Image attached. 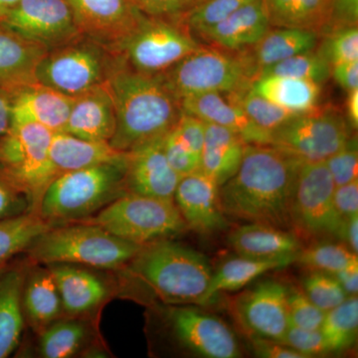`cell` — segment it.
I'll use <instances>...</instances> for the list:
<instances>
[{
    "label": "cell",
    "mask_w": 358,
    "mask_h": 358,
    "mask_svg": "<svg viewBox=\"0 0 358 358\" xmlns=\"http://www.w3.org/2000/svg\"><path fill=\"white\" fill-rule=\"evenodd\" d=\"M301 291L324 312L338 307L348 298L338 280L329 273L310 271L301 282Z\"/></svg>",
    "instance_id": "cell-41"
},
{
    "label": "cell",
    "mask_w": 358,
    "mask_h": 358,
    "mask_svg": "<svg viewBox=\"0 0 358 358\" xmlns=\"http://www.w3.org/2000/svg\"><path fill=\"white\" fill-rule=\"evenodd\" d=\"M25 320L41 333L62 313V301L49 268H37L26 275L22 294Z\"/></svg>",
    "instance_id": "cell-31"
},
{
    "label": "cell",
    "mask_w": 358,
    "mask_h": 358,
    "mask_svg": "<svg viewBox=\"0 0 358 358\" xmlns=\"http://www.w3.org/2000/svg\"><path fill=\"white\" fill-rule=\"evenodd\" d=\"M46 49L0 24V87L15 91L35 83V70Z\"/></svg>",
    "instance_id": "cell-26"
},
{
    "label": "cell",
    "mask_w": 358,
    "mask_h": 358,
    "mask_svg": "<svg viewBox=\"0 0 358 358\" xmlns=\"http://www.w3.org/2000/svg\"><path fill=\"white\" fill-rule=\"evenodd\" d=\"M270 28L263 0H256L200 34L197 40L223 50L241 51L256 44Z\"/></svg>",
    "instance_id": "cell-22"
},
{
    "label": "cell",
    "mask_w": 358,
    "mask_h": 358,
    "mask_svg": "<svg viewBox=\"0 0 358 358\" xmlns=\"http://www.w3.org/2000/svg\"><path fill=\"white\" fill-rule=\"evenodd\" d=\"M334 185H346L357 180L358 148L357 136H350L345 145L324 162Z\"/></svg>",
    "instance_id": "cell-44"
},
{
    "label": "cell",
    "mask_w": 358,
    "mask_h": 358,
    "mask_svg": "<svg viewBox=\"0 0 358 358\" xmlns=\"http://www.w3.org/2000/svg\"><path fill=\"white\" fill-rule=\"evenodd\" d=\"M76 222L93 224L140 246L169 239L187 227L173 200L134 193L117 197L94 215Z\"/></svg>",
    "instance_id": "cell-6"
},
{
    "label": "cell",
    "mask_w": 358,
    "mask_h": 358,
    "mask_svg": "<svg viewBox=\"0 0 358 358\" xmlns=\"http://www.w3.org/2000/svg\"><path fill=\"white\" fill-rule=\"evenodd\" d=\"M162 140L164 136L128 152L124 176L127 193L173 200L181 178L169 164Z\"/></svg>",
    "instance_id": "cell-17"
},
{
    "label": "cell",
    "mask_w": 358,
    "mask_h": 358,
    "mask_svg": "<svg viewBox=\"0 0 358 358\" xmlns=\"http://www.w3.org/2000/svg\"><path fill=\"white\" fill-rule=\"evenodd\" d=\"M252 88L266 100L294 114L319 107L322 85L277 75H266L252 82Z\"/></svg>",
    "instance_id": "cell-32"
},
{
    "label": "cell",
    "mask_w": 358,
    "mask_h": 358,
    "mask_svg": "<svg viewBox=\"0 0 358 358\" xmlns=\"http://www.w3.org/2000/svg\"><path fill=\"white\" fill-rule=\"evenodd\" d=\"M107 85L117 120L110 145L119 152H129L162 138L176 127L182 114L180 101L160 75L138 72L117 54Z\"/></svg>",
    "instance_id": "cell-2"
},
{
    "label": "cell",
    "mask_w": 358,
    "mask_h": 358,
    "mask_svg": "<svg viewBox=\"0 0 358 358\" xmlns=\"http://www.w3.org/2000/svg\"><path fill=\"white\" fill-rule=\"evenodd\" d=\"M345 244L352 250L353 253L358 254V214L353 215L346 222L345 231Z\"/></svg>",
    "instance_id": "cell-57"
},
{
    "label": "cell",
    "mask_w": 358,
    "mask_h": 358,
    "mask_svg": "<svg viewBox=\"0 0 358 358\" xmlns=\"http://www.w3.org/2000/svg\"><path fill=\"white\" fill-rule=\"evenodd\" d=\"M333 275L338 280L341 288L348 296H357L358 265L343 268V270L334 273Z\"/></svg>",
    "instance_id": "cell-55"
},
{
    "label": "cell",
    "mask_w": 358,
    "mask_h": 358,
    "mask_svg": "<svg viewBox=\"0 0 358 358\" xmlns=\"http://www.w3.org/2000/svg\"><path fill=\"white\" fill-rule=\"evenodd\" d=\"M54 226L55 224L35 211L0 219V268L6 267L13 258L25 252L37 238Z\"/></svg>",
    "instance_id": "cell-34"
},
{
    "label": "cell",
    "mask_w": 358,
    "mask_h": 358,
    "mask_svg": "<svg viewBox=\"0 0 358 358\" xmlns=\"http://www.w3.org/2000/svg\"><path fill=\"white\" fill-rule=\"evenodd\" d=\"M60 294L63 310L71 315L88 313L107 299L109 289L98 275L70 264L47 265Z\"/></svg>",
    "instance_id": "cell-24"
},
{
    "label": "cell",
    "mask_w": 358,
    "mask_h": 358,
    "mask_svg": "<svg viewBox=\"0 0 358 358\" xmlns=\"http://www.w3.org/2000/svg\"><path fill=\"white\" fill-rule=\"evenodd\" d=\"M173 129L190 152L200 160L204 147L206 122L182 113Z\"/></svg>",
    "instance_id": "cell-49"
},
{
    "label": "cell",
    "mask_w": 358,
    "mask_h": 358,
    "mask_svg": "<svg viewBox=\"0 0 358 358\" xmlns=\"http://www.w3.org/2000/svg\"><path fill=\"white\" fill-rule=\"evenodd\" d=\"M282 343L307 358L329 352L320 329L308 331L300 327L289 326Z\"/></svg>",
    "instance_id": "cell-48"
},
{
    "label": "cell",
    "mask_w": 358,
    "mask_h": 358,
    "mask_svg": "<svg viewBox=\"0 0 358 358\" xmlns=\"http://www.w3.org/2000/svg\"><path fill=\"white\" fill-rule=\"evenodd\" d=\"M173 201L186 226L196 232L211 234L228 226L219 199V185L201 169L180 178Z\"/></svg>",
    "instance_id": "cell-18"
},
{
    "label": "cell",
    "mask_w": 358,
    "mask_h": 358,
    "mask_svg": "<svg viewBox=\"0 0 358 358\" xmlns=\"http://www.w3.org/2000/svg\"><path fill=\"white\" fill-rule=\"evenodd\" d=\"M166 320L176 343L201 357H241L232 329L222 320L190 305L169 306Z\"/></svg>",
    "instance_id": "cell-15"
},
{
    "label": "cell",
    "mask_w": 358,
    "mask_h": 358,
    "mask_svg": "<svg viewBox=\"0 0 358 358\" xmlns=\"http://www.w3.org/2000/svg\"><path fill=\"white\" fill-rule=\"evenodd\" d=\"M270 145L301 162H326L352 136L345 115L331 106L299 114L270 134Z\"/></svg>",
    "instance_id": "cell-10"
},
{
    "label": "cell",
    "mask_w": 358,
    "mask_h": 358,
    "mask_svg": "<svg viewBox=\"0 0 358 358\" xmlns=\"http://www.w3.org/2000/svg\"><path fill=\"white\" fill-rule=\"evenodd\" d=\"M127 152L115 150L110 143L84 140L65 131L52 136L49 157L56 178L86 167L117 162Z\"/></svg>",
    "instance_id": "cell-25"
},
{
    "label": "cell",
    "mask_w": 358,
    "mask_h": 358,
    "mask_svg": "<svg viewBox=\"0 0 358 358\" xmlns=\"http://www.w3.org/2000/svg\"><path fill=\"white\" fill-rule=\"evenodd\" d=\"M162 145L169 164L180 178L200 169V160L186 147L173 129L164 136Z\"/></svg>",
    "instance_id": "cell-46"
},
{
    "label": "cell",
    "mask_w": 358,
    "mask_h": 358,
    "mask_svg": "<svg viewBox=\"0 0 358 358\" xmlns=\"http://www.w3.org/2000/svg\"><path fill=\"white\" fill-rule=\"evenodd\" d=\"M225 96L230 103L243 110L245 115L256 126L268 131V134L272 133L291 117L299 115L282 109L270 101L266 100L254 91L252 84L226 94Z\"/></svg>",
    "instance_id": "cell-36"
},
{
    "label": "cell",
    "mask_w": 358,
    "mask_h": 358,
    "mask_svg": "<svg viewBox=\"0 0 358 358\" xmlns=\"http://www.w3.org/2000/svg\"><path fill=\"white\" fill-rule=\"evenodd\" d=\"M301 162L270 145H247L237 173L219 187L226 217L292 231Z\"/></svg>",
    "instance_id": "cell-1"
},
{
    "label": "cell",
    "mask_w": 358,
    "mask_h": 358,
    "mask_svg": "<svg viewBox=\"0 0 358 358\" xmlns=\"http://www.w3.org/2000/svg\"><path fill=\"white\" fill-rule=\"evenodd\" d=\"M159 75L179 101L205 93L226 95L248 86L257 78L243 51L206 44Z\"/></svg>",
    "instance_id": "cell-7"
},
{
    "label": "cell",
    "mask_w": 358,
    "mask_h": 358,
    "mask_svg": "<svg viewBox=\"0 0 358 358\" xmlns=\"http://www.w3.org/2000/svg\"><path fill=\"white\" fill-rule=\"evenodd\" d=\"M32 200L0 167V219L32 211Z\"/></svg>",
    "instance_id": "cell-45"
},
{
    "label": "cell",
    "mask_w": 358,
    "mask_h": 358,
    "mask_svg": "<svg viewBox=\"0 0 358 358\" xmlns=\"http://www.w3.org/2000/svg\"><path fill=\"white\" fill-rule=\"evenodd\" d=\"M352 27H358V0H334L329 20L320 33V38L329 33Z\"/></svg>",
    "instance_id": "cell-50"
},
{
    "label": "cell",
    "mask_w": 358,
    "mask_h": 358,
    "mask_svg": "<svg viewBox=\"0 0 358 358\" xmlns=\"http://www.w3.org/2000/svg\"><path fill=\"white\" fill-rule=\"evenodd\" d=\"M334 188L324 162H301L292 209V231L296 236L345 240L348 221L336 210Z\"/></svg>",
    "instance_id": "cell-12"
},
{
    "label": "cell",
    "mask_w": 358,
    "mask_h": 358,
    "mask_svg": "<svg viewBox=\"0 0 358 358\" xmlns=\"http://www.w3.org/2000/svg\"><path fill=\"white\" fill-rule=\"evenodd\" d=\"M296 256L259 259L238 255L225 261L215 272L212 273L208 288L199 306L210 303L214 296L221 292H234L243 289L266 273L291 265L296 262Z\"/></svg>",
    "instance_id": "cell-30"
},
{
    "label": "cell",
    "mask_w": 358,
    "mask_h": 358,
    "mask_svg": "<svg viewBox=\"0 0 358 358\" xmlns=\"http://www.w3.org/2000/svg\"><path fill=\"white\" fill-rule=\"evenodd\" d=\"M141 248L93 224L69 222L47 230L25 252L33 262L46 266L70 264L115 270L126 267Z\"/></svg>",
    "instance_id": "cell-5"
},
{
    "label": "cell",
    "mask_w": 358,
    "mask_h": 358,
    "mask_svg": "<svg viewBox=\"0 0 358 358\" xmlns=\"http://www.w3.org/2000/svg\"><path fill=\"white\" fill-rule=\"evenodd\" d=\"M180 107L185 114L230 129L248 145H270V134L256 126L243 110L230 103L223 94L205 93L186 96L180 100Z\"/></svg>",
    "instance_id": "cell-21"
},
{
    "label": "cell",
    "mask_w": 358,
    "mask_h": 358,
    "mask_svg": "<svg viewBox=\"0 0 358 358\" xmlns=\"http://www.w3.org/2000/svg\"><path fill=\"white\" fill-rule=\"evenodd\" d=\"M334 203L341 219L348 221L358 214V180L334 188Z\"/></svg>",
    "instance_id": "cell-51"
},
{
    "label": "cell",
    "mask_w": 358,
    "mask_h": 358,
    "mask_svg": "<svg viewBox=\"0 0 358 358\" xmlns=\"http://www.w3.org/2000/svg\"><path fill=\"white\" fill-rule=\"evenodd\" d=\"M115 54L82 35L47 51L35 70V82L71 98L105 84Z\"/></svg>",
    "instance_id": "cell-8"
},
{
    "label": "cell",
    "mask_w": 358,
    "mask_h": 358,
    "mask_svg": "<svg viewBox=\"0 0 358 358\" xmlns=\"http://www.w3.org/2000/svg\"><path fill=\"white\" fill-rule=\"evenodd\" d=\"M126 267L129 279L169 306H199L212 275L206 257L169 238L141 246Z\"/></svg>",
    "instance_id": "cell-3"
},
{
    "label": "cell",
    "mask_w": 358,
    "mask_h": 358,
    "mask_svg": "<svg viewBox=\"0 0 358 358\" xmlns=\"http://www.w3.org/2000/svg\"><path fill=\"white\" fill-rule=\"evenodd\" d=\"M0 24L47 51L82 36L68 0H18L0 11Z\"/></svg>",
    "instance_id": "cell-13"
},
{
    "label": "cell",
    "mask_w": 358,
    "mask_h": 358,
    "mask_svg": "<svg viewBox=\"0 0 358 358\" xmlns=\"http://www.w3.org/2000/svg\"><path fill=\"white\" fill-rule=\"evenodd\" d=\"M140 13L150 17L182 20L202 0H131Z\"/></svg>",
    "instance_id": "cell-47"
},
{
    "label": "cell",
    "mask_w": 358,
    "mask_h": 358,
    "mask_svg": "<svg viewBox=\"0 0 358 358\" xmlns=\"http://www.w3.org/2000/svg\"><path fill=\"white\" fill-rule=\"evenodd\" d=\"M18 0H0V11L14 6Z\"/></svg>",
    "instance_id": "cell-58"
},
{
    "label": "cell",
    "mask_w": 358,
    "mask_h": 358,
    "mask_svg": "<svg viewBox=\"0 0 358 358\" xmlns=\"http://www.w3.org/2000/svg\"><path fill=\"white\" fill-rule=\"evenodd\" d=\"M228 242L237 255L259 259L296 256L303 249L294 232L260 223H248L232 230Z\"/></svg>",
    "instance_id": "cell-23"
},
{
    "label": "cell",
    "mask_w": 358,
    "mask_h": 358,
    "mask_svg": "<svg viewBox=\"0 0 358 358\" xmlns=\"http://www.w3.org/2000/svg\"><path fill=\"white\" fill-rule=\"evenodd\" d=\"M80 33L115 53L143 13L131 0H68Z\"/></svg>",
    "instance_id": "cell-16"
},
{
    "label": "cell",
    "mask_w": 358,
    "mask_h": 358,
    "mask_svg": "<svg viewBox=\"0 0 358 358\" xmlns=\"http://www.w3.org/2000/svg\"><path fill=\"white\" fill-rule=\"evenodd\" d=\"M289 289L282 282L266 280L237 294L230 312L248 338L282 343L289 324Z\"/></svg>",
    "instance_id": "cell-14"
},
{
    "label": "cell",
    "mask_w": 358,
    "mask_h": 358,
    "mask_svg": "<svg viewBox=\"0 0 358 358\" xmlns=\"http://www.w3.org/2000/svg\"><path fill=\"white\" fill-rule=\"evenodd\" d=\"M13 91L0 87V140L13 124Z\"/></svg>",
    "instance_id": "cell-54"
},
{
    "label": "cell",
    "mask_w": 358,
    "mask_h": 358,
    "mask_svg": "<svg viewBox=\"0 0 358 358\" xmlns=\"http://www.w3.org/2000/svg\"><path fill=\"white\" fill-rule=\"evenodd\" d=\"M358 329L357 296H348L338 307L326 313L320 331L329 352L348 350L355 343Z\"/></svg>",
    "instance_id": "cell-35"
},
{
    "label": "cell",
    "mask_w": 358,
    "mask_h": 358,
    "mask_svg": "<svg viewBox=\"0 0 358 358\" xmlns=\"http://www.w3.org/2000/svg\"><path fill=\"white\" fill-rule=\"evenodd\" d=\"M25 268H0V358L8 357L20 345L25 315L22 294Z\"/></svg>",
    "instance_id": "cell-27"
},
{
    "label": "cell",
    "mask_w": 358,
    "mask_h": 358,
    "mask_svg": "<svg viewBox=\"0 0 358 358\" xmlns=\"http://www.w3.org/2000/svg\"><path fill=\"white\" fill-rule=\"evenodd\" d=\"M345 119L350 128L357 129L358 127V89L348 92L346 98Z\"/></svg>",
    "instance_id": "cell-56"
},
{
    "label": "cell",
    "mask_w": 358,
    "mask_h": 358,
    "mask_svg": "<svg viewBox=\"0 0 358 358\" xmlns=\"http://www.w3.org/2000/svg\"><path fill=\"white\" fill-rule=\"evenodd\" d=\"M202 45L182 20L143 14L138 24L114 54L138 72L159 75L199 50Z\"/></svg>",
    "instance_id": "cell-9"
},
{
    "label": "cell",
    "mask_w": 358,
    "mask_h": 358,
    "mask_svg": "<svg viewBox=\"0 0 358 358\" xmlns=\"http://www.w3.org/2000/svg\"><path fill=\"white\" fill-rule=\"evenodd\" d=\"M248 143L230 129L206 122L200 169L220 187L239 169Z\"/></svg>",
    "instance_id": "cell-29"
},
{
    "label": "cell",
    "mask_w": 358,
    "mask_h": 358,
    "mask_svg": "<svg viewBox=\"0 0 358 358\" xmlns=\"http://www.w3.org/2000/svg\"><path fill=\"white\" fill-rule=\"evenodd\" d=\"M73 98L35 83L13 91V124H40L51 133L65 131Z\"/></svg>",
    "instance_id": "cell-20"
},
{
    "label": "cell",
    "mask_w": 358,
    "mask_h": 358,
    "mask_svg": "<svg viewBox=\"0 0 358 358\" xmlns=\"http://www.w3.org/2000/svg\"><path fill=\"white\" fill-rule=\"evenodd\" d=\"M126 157L61 174L42 194L37 213L55 224L76 222L94 215L126 194Z\"/></svg>",
    "instance_id": "cell-4"
},
{
    "label": "cell",
    "mask_w": 358,
    "mask_h": 358,
    "mask_svg": "<svg viewBox=\"0 0 358 358\" xmlns=\"http://www.w3.org/2000/svg\"><path fill=\"white\" fill-rule=\"evenodd\" d=\"M254 1L256 0H202L186 14L182 22L197 39L200 34Z\"/></svg>",
    "instance_id": "cell-40"
},
{
    "label": "cell",
    "mask_w": 358,
    "mask_h": 358,
    "mask_svg": "<svg viewBox=\"0 0 358 358\" xmlns=\"http://www.w3.org/2000/svg\"><path fill=\"white\" fill-rule=\"evenodd\" d=\"M115 124L114 100L106 82L73 98L65 133L84 140L110 143Z\"/></svg>",
    "instance_id": "cell-19"
},
{
    "label": "cell",
    "mask_w": 358,
    "mask_h": 358,
    "mask_svg": "<svg viewBox=\"0 0 358 358\" xmlns=\"http://www.w3.org/2000/svg\"><path fill=\"white\" fill-rule=\"evenodd\" d=\"M334 0H263L271 27L308 30L319 34Z\"/></svg>",
    "instance_id": "cell-33"
},
{
    "label": "cell",
    "mask_w": 358,
    "mask_h": 358,
    "mask_svg": "<svg viewBox=\"0 0 358 358\" xmlns=\"http://www.w3.org/2000/svg\"><path fill=\"white\" fill-rule=\"evenodd\" d=\"M331 77L345 91L358 89V61L341 63L331 67Z\"/></svg>",
    "instance_id": "cell-53"
},
{
    "label": "cell",
    "mask_w": 358,
    "mask_h": 358,
    "mask_svg": "<svg viewBox=\"0 0 358 358\" xmlns=\"http://www.w3.org/2000/svg\"><path fill=\"white\" fill-rule=\"evenodd\" d=\"M257 357L265 358H307L293 348L272 339L249 338Z\"/></svg>",
    "instance_id": "cell-52"
},
{
    "label": "cell",
    "mask_w": 358,
    "mask_h": 358,
    "mask_svg": "<svg viewBox=\"0 0 358 358\" xmlns=\"http://www.w3.org/2000/svg\"><path fill=\"white\" fill-rule=\"evenodd\" d=\"M319 41V34L308 30L271 27L256 44L241 51L244 52L258 78L260 73L270 66L296 54L315 50Z\"/></svg>",
    "instance_id": "cell-28"
},
{
    "label": "cell",
    "mask_w": 358,
    "mask_h": 358,
    "mask_svg": "<svg viewBox=\"0 0 358 358\" xmlns=\"http://www.w3.org/2000/svg\"><path fill=\"white\" fill-rule=\"evenodd\" d=\"M331 67L317 51L312 50L296 54L293 57L285 59L277 64L266 68L258 77L277 75L306 80L322 85L331 77Z\"/></svg>",
    "instance_id": "cell-39"
},
{
    "label": "cell",
    "mask_w": 358,
    "mask_h": 358,
    "mask_svg": "<svg viewBox=\"0 0 358 358\" xmlns=\"http://www.w3.org/2000/svg\"><path fill=\"white\" fill-rule=\"evenodd\" d=\"M289 317L291 326L319 331L326 312L317 308L301 289H289Z\"/></svg>",
    "instance_id": "cell-43"
},
{
    "label": "cell",
    "mask_w": 358,
    "mask_h": 358,
    "mask_svg": "<svg viewBox=\"0 0 358 358\" xmlns=\"http://www.w3.org/2000/svg\"><path fill=\"white\" fill-rule=\"evenodd\" d=\"M315 51L331 67L358 61V27L345 28L320 37Z\"/></svg>",
    "instance_id": "cell-42"
},
{
    "label": "cell",
    "mask_w": 358,
    "mask_h": 358,
    "mask_svg": "<svg viewBox=\"0 0 358 358\" xmlns=\"http://www.w3.org/2000/svg\"><path fill=\"white\" fill-rule=\"evenodd\" d=\"M86 339L87 327L79 320H56L40 333V355L46 358L74 357Z\"/></svg>",
    "instance_id": "cell-37"
},
{
    "label": "cell",
    "mask_w": 358,
    "mask_h": 358,
    "mask_svg": "<svg viewBox=\"0 0 358 358\" xmlns=\"http://www.w3.org/2000/svg\"><path fill=\"white\" fill-rule=\"evenodd\" d=\"M53 133L33 122L13 124L0 140V167L28 193L36 210L47 186L56 178L49 150Z\"/></svg>",
    "instance_id": "cell-11"
},
{
    "label": "cell",
    "mask_w": 358,
    "mask_h": 358,
    "mask_svg": "<svg viewBox=\"0 0 358 358\" xmlns=\"http://www.w3.org/2000/svg\"><path fill=\"white\" fill-rule=\"evenodd\" d=\"M296 262L308 271L333 275L343 268L358 265V257L345 243L320 242L301 249Z\"/></svg>",
    "instance_id": "cell-38"
}]
</instances>
